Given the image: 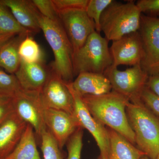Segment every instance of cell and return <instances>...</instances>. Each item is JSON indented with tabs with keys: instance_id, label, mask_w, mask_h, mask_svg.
Returning <instances> with one entry per match:
<instances>
[{
	"instance_id": "4fadbf2b",
	"label": "cell",
	"mask_w": 159,
	"mask_h": 159,
	"mask_svg": "<svg viewBox=\"0 0 159 159\" xmlns=\"http://www.w3.org/2000/svg\"><path fill=\"white\" fill-rule=\"evenodd\" d=\"M43 117L47 129L57 142L60 149L78 127H80L73 115L64 111L47 108L43 109Z\"/></svg>"
},
{
	"instance_id": "4dcf8cb0",
	"label": "cell",
	"mask_w": 159,
	"mask_h": 159,
	"mask_svg": "<svg viewBox=\"0 0 159 159\" xmlns=\"http://www.w3.org/2000/svg\"><path fill=\"white\" fill-rule=\"evenodd\" d=\"M14 111L12 98L0 97V124Z\"/></svg>"
},
{
	"instance_id": "8fae6325",
	"label": "cell",
	"mask_w": 159,
	"mask_h": 159,
	"mask_svg": "<svg viewBox=\"0 0 159 159\" xmlns=\"http://www.w3.org/2000/svg\"><path fill=\"white\" fill-rule=\"evenodd\" d=\"M40 95L45 107L64 111L73 115L74 99L72 94L66 82L52 69Z\"/></svg>"
},
{
	"instance_id": "ba28073f",
	"label": "cell",
	"mask_w": 159,
	"mask_h": 159,
	"mask_svg": "<svg viewBox=\"0 0 159 159\" xmlns=\"http://www.w3.org/2000/svg\"><path fill=\"white\" fill-rule=\"evenodd\" d=\"M74 99L73 116L80 127L85 129L92 134L99 147L102 159H109V138L107 128L92 116L81 97L76 92L72 82H66Z\"/></svg>"
},
{
	"instance_id": "484cf974",
	"label": "cell",
	"mask_w": 159,
	"mask_h": 159,
	"mask_svg": "<svg viewBox=\"0 0 159 159\" xmlns=\"http://www.w3.org/2000/svg\"><path fill=\"white\" fill-rule=\"evenodd\" d=\"M83 129L78 127L68 140L66 145L68 150L67 159H80L83 147Z\"/></svg>"
},
{
	"instance_id": "9c48e42d",
	"label": "cell",
	"mask_w": 159,
	"mask_h": 159,
	"mask_svg": "<svg viewBox=\"0 0 159 159\" xmlns=\"http://www.w3.org/2000/svg\"><path fill=\"white\" fill-rule=\"evenodd\" d=\"M14 111L34 129L40 139L43 132L47 129L43 117L40 92L25 90L22 89L12 98Z\"/></svg>"
},
{
	"instance_id": "7c38bea8",
	"label": "cell",
	"mask_w": 159,
	"mask_h": 159,
	"mask_svg": "<svg viewBox=\"0 0 159 159\" xmlns=\"http://www.w3.org/2000/svg\"><path fill=\"white\" fill-rule=\"evenodd\" d=\"M110 51L114 66L140 65L143 50L140 32H133L113 41Z\"/></svg>"
},
{
	"instance_id": "9a60e30c",
	"label": "cell",
	"mask_w": 159,
	"mask_h": 159,
	"mask_svg": "<svg viewBox=\"0 0 159 159\" xmlns=\"http://www.w3.org/2000/svg\"><path fill=\"white\" fill-rule=\"evenodd\" d=\"M51 70L43 62L30 63L21 61L14 75L23 89L41 92L48 78Z\"/></svg>"
},
{
	"instance_id": "d6a6232c",
	"label": "cell",
	"mask_w": 159,
	"mask_h": 159,
	"mask_svg": "<svg viewBox=\"0 0 159 159\" xmlns=\"http://www.w3.org/2000/svg\"><path fill=\"white\" fill-rule=\"evenodd\" d=\"M16 35V34L0 32V48L4 44Z\"/></svg>"
},
{
	"instance_id": "2e32d148",
	"label": "cell",
	"mask_w": 159,
	"mask_h": 159,
	"mask_svg": "<svg viewBox=\"0 0 159 159\" xmlns=\"http://www.w3.org/2000/svg\"><path fill=\"white\" fill-rule=\"evenodd\" d=\"M10 9L18 23L32 34L40 31L39 18L41 15L29 0H1Z\"/></svg>"
},
{
	"instance_id": "8d00e7d4",
	"label": "cell",
	"mask_w": 159,
	"mask_h": 159,
	"mask_svg": "<svg viewBox=\"0 0 159 159\" xmlns=\"http://www.w3.org/2000/svg\"></svg>"
},
{
	"instance_id": "e575fe53",
	"label": "cell",
	"mask_w": 159,
	"mask_h": 159,
	"mask_svg": "<svg viewBox=\"0 0 159 159\" xmlns=\"http://www.w3.org/2000/svg\"><path fill=\"white\" fill-rule=\"evenodd\" d=\"M157 159H159V154L158 156L157 157Z\"/></svg>"
},
{
	"instance_id": "d6986e66",
	"label": "cell",
	"mask_w": 159,
	"mask_h": 159,
	"mask_svg": "<svg viewBox=\"0 0 159 159\" xmlns=\"http://www.w3.org/2000/svg\"><path fill=\"white\" fill-rule=\"evenodd\" d=\"M29 35L31 34H16L0 48V68L5 69L8 74H14L19 67L21 61L19 54L20 44Z\"/></svg>"
},
{
	"instance_id": "e0dca14e",
	"label": "cell",
	"mask_w": 159,
	"mask_h": 159,
	"mask_svg": "<svg viewBox=\"0 0 159 159\" xmlns=\"http://www.w3.org/2000/svg\"><path fill=\"white\" fill-rule=\"evenodd\" d=\"M74 90L80 97L85 95L100 96L112 91L109 80L103 74L83 73L72 82Z\"/></svg>"
},
{
	"instance_id": "52a82bcc",
	"label": "cell",
	"mask_w": 159,
	"mask_h": 159,
	"mask_svg": "<svg viewBox=\"0 0 159 159\" xmlns=\"http://www.w3.org/2000/svg\"><path fill=\"white\" fill-rule=\"evenodd\" d=\"M143 56L141 67L148 76L159 74V17L142 14L139 30Z\"/></svg>"
},
{
	"instance_id": "836d02e7",
	"label": "cell",
	"mask_w": 159,
	"mask_h": 159,
	"mask_svg": "<svg viewBox=\"0 0 159 159\" xmlns=\"http://www.w3.org/2000/svg\"><path fill=\"white\" fill-rule=\"evenodd\" d=\"M140 159H151L148 157H147V156L144 155L143 156H142V157L140 158Z\"/></svg>"
},
{
	"instance_id": "f546056e",
	"label": "cell",
	"mask_w": 159,
	"mask_h": 159,
	"mask_svg": "<svg viewBox=\"0 0 159 159\" xmlns=\"http://www.w3.org/2000/svg\"><path fill=\"white\" fill-rule=\"evenodd\" d=\"M136 5L142 13L153 16L159 15V0H139Z\"/></svg>"
},
{
	"instance_id": "d590c367",
	"label": "cell",
	"mask_w": 159,
	"mask_h": 159,
	"mask_svg": "<svg viewBox=\"0 0 159 159\" xmlns=\"http://www.w3.org/2000/svg\"><path fill=\"white\" fill-rule=\"evenodd\" d=\"M157 17H159V15Z\"/></svg>"
},
{
	"instance_id": "277c9868",
	"label": "cell",
	"mask_w": 159,
	"mask_h": 159,
	"mask_svg": "<svg viewBox=\"0 0 159 159\" xmlns=\"http://www.w3.org/2000/svg\"><path fill=\"white\" fill-rule=\"evenodd\" d=\"M39 24L54 54V60L51 69L66 82H73L74 51L61 23L53 21L41 15Z\"/></svg>"
},
{
	"instance_id": "603a6c76",
	"label": "cell",
	"mask_w": 159,
	"mask_h": 159,
	"mask_svg": "<svg viewBox=\"0 0 159 159\" xmlns=\"http://www.w3.org/2000/svg\"><path fill=\"white\" fill-rule=\"evenodd\" d=\"M22 88L14 74L0 68V97L13 98Z\"/></svg>"
},
{
	"instance_id": "ffe728a7",
	"label": "cell",
	"mask_w": 159,
	"mask_h": 159,
	"mask_svg": "<svg viewBox=\"0 0 159 159\" xmlns=\"http://www.w3.org/2000/svg\"><path fill=\"white\" fill-rule=\"evenodd\" d=\"M4 159H41L36 145L35 132L31 125L28 124L18 144Z\"/></svg>"
},
{
	"instance_id": "44dd1931",
	"label": "cell",
	"mask_w": 159,
	"mask_h": 159,
	"mask_svg": "<svg viewBox=\"0 0 159 159\" xmlns=\"http://www.w3.org/2000/svg\"><path fill=\"white\" fill-rule=\"evenodd\" d=\"M19 54L21 61L24 62H43V55L41 48L30 35L26 36L20 44Z\"/></svg>"
},
{
	"instance_id": "6da1fadb",
	"label": "cell",
	"mask_w": 159,
	"mask_h": 159,
	"mask_svg": "<svg viewBox=\"0 0 159 159\" xmlns=\"http://www.w3.org/2000/svg\"><path fill=\"white\" fill-rule=\"evenodd\" d=\"M81 97L96 120L136 145L134 134L126 114V107L130 102L128 98L114 91L100 96L85 95Z\"/></svg>"
},
{
	"instance_id": "5bb4252c",
	"label": "cell",
	"mask_w": 159,
	"mask_h": 159,
	"mask_svg": "<svg viewBox=\"0 0 159 159\" xmlns=\"http://www.w3.org/2000/svg\"><path fill=\"white\" fill-rule=\"evenodd\" d=\"M27 125L14 111L0 124V159L6 158L14 150Z\"/></svg>"
},
{
	"instance_id": "30bf717a",
	"label": "cell",
	"mask_w": 159,
	"mask_h": 159,
	"mask_svg": "<svg viewBox=\"0 0 159 159\" xmlns=\"http://www.w3.org/2000/svg\"><path fill=\"white\" fill-rule=\"evenodd\" d=\"M58 13L60 22L75 53L96 31L95 24L88 15L85 9H68Z\"/></svg>"
},
{
	"instance_id": "3957f363",
	"label": "cell",
	"mask_w": 159,
	"mask_h": 159,
	"mask_svg": "<svg viewBox=\"0 0 159 159\" xmlns=\"http://www.w3.org/2000/svg\"><path fill=\"white\" fill-rule=\"evenodd\" d=\"M142 15L133 1L122 3L113 1L101 16L100 31L109 41L116 40L139 31Z\"/></svg>"
},
{
	"instance_id": "7402d4cb",
	"label": "cell",
	"mask_w": 159,
	"mask_h": 159,
	"mask_svg": "<svg viewBox=\"0 0 159 159\" xmlns=\"http://www.w3.org/2000/svg\"><path fill=\"white\" fill-rule=\"evenodd\" d=\"M0 32L15 34L28 33L29 31L18 23L9 8L0 0Z\"/></svg>"
},
{
	"instance_id": "cb8c5ba5",
	"label": "cell",
	"mask_w": 159,
	"mask_h": 159,
	"mask_svg": "<svg viewBox=\"0 0 159 159\" xmlns=\"http://www.w3.org/2000/svg\"><path fill=\"white\" fill-rule=\"evenodd\" d=\"M40 139L44 159H63L60 148L48 129L43 132Z\"/></svg>"
},
{
	"instance_id": "7a4b0ae2",
	"label": "cell",
	"mask_w": 159,
	"mask_h": 159,
	"mask_svg": "<svg viewBox=\"0 0 159 159\" xmlns=\"http://www.w3.org/2000/svg\"><path fill=\"white\" fill-rule=\"evenodd\" d=\"M137 147L151 159L159 154V118L146 108L141 99L129 102L126 109Z\"/></svg>"
},
{
	"instance_id": "83f0119b",
	"label": "cell",
	"mask_w": 159,
	"mask_h": 159,
	"mask_svg": "<svg viewBox=\"0 0 159 159\" xmlns=\"http://www.w3.org/2000/svg\"><path fill=\"white\" fill-rule=\"evenodd\" d=\"M140 99L143 104L159 118V97L151 92L145 86L142 90Z\"/></svg>"
},
{
	"instance_id": "5b68a950",
	"label": "cell",
	"mask_w": 159,
	"mask_h": 159,
	"mask_svg": "<svg viewBox=\"0 0 159 159\" xmlns=\"http://www.w3.org/2000/svg\"><path fill=\"white\" fill-rule=\"evenodd\" d=\"M108 40L95 31L83 46L73 54L74 76L83 73L103 74L112 65Z\"/></svg>"
},
{
	"instance_id": "4316f807",
	"label": "cell",
	"mask_w": 159,
	"mask_h": 159,
	"mask_svg": "<svg viewBox=\"0 0 159 159\" xmlns=\"http://www.w3.org/2000/svg\"><path fill=\"white\" fill-rule=\"evenodd\" d=\"M32 2L42 16L53 21L60 22L52 0H32Z\"/></svg>"
},
{
	"instance_id": "1f68e13d",
	"label": "cell",
	"mask_w": 159,
	"mask_h": 159,
	"mask_svg": "<svg viewBox=\"0 0 159 159\" xmlns=\"http://www.w3.org/2000/svg\"><path fill=\"white\" fill-rule=\"evenodd\" d=\"M146 86L159 97V74L148 76Z\"/></svg>"
},
{
	"instance_id": "8992f818",
	"label": "cell",
	"mask_w": 159,
	"mask_h": 159,
	"mask_svg": "<svg viewBox=\"0 0 159 159\" xmlns=\"http://www.w3.org/2000/svg\"><path fill=\"white\" fill-rule=\"evenodd\" d=\"M103 74L107 77L112 91L128 98L130 102L140 100V96L145 86L148 76L141 65L133 66L124 71L111 66Z\"/></svg>"
},
{
	"instance_id": "f1b7e54d",
	"label": "cell",
	"mask_w": 159,
	"mask_h": 159,
	"mask_svg": "<svg viewBox=\"0 0 159 159\" xmlns=\"http://www.w3.org/2000/svg\"><path fill=\"white\" fill-rule=\"evenodd\" d=\"M57 12L71 9H86L89 0H52Z\"/></svg>"
},
{
	"instance_id": "d4e9b609",
	"label": "cell",
	"mask_w": 159,
	"mask_h": 159,
	"mask_svg": "<svg viewBox=\"0 0 159 159\" xmlns=\"http://www.w3.org/2000/svg\"><path fill=\"white\" fill-rule=\"evenodd\" d=\"M113 0H89L86 11L90 18L93 21L96 31L99 33L100 21L103 11L111 3Z\"/></svg>"
},
{
	"instance_id": "ac0fdd59",
	"label": "cell",
	"mask_w": 159,
	"mask_h": 159,
	"mask_svg": "<svg viewBox=\"0 0 159 159\" xmlns=\"http://www.w3.org/2000/svg\"><path fill=\"white\" fill-rule=\"evenodd\" d=\"M109 138V159H140L145 154L121 134L107 128Z\"/></svg>"
}]
</instances>
